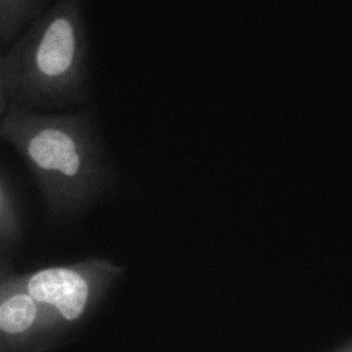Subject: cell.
Instances as JSON below:
<instances>
[{
	"instance_id": "52a82bcc",
	"label": "cell",
	"mask_w": 352,
	"mask_h": 352,
	"mask_svg": "<svg viewBox=\"0 0 352 352\" xmlns=\"http://www.w3.org/2000/svg\"><path fill=\"white\" fill-rule=\"evenodd\" d=\"M3 55L4 54L0 51V123L11 104L8 91H7L6 82H5Z\"/></svg>"
},
{
	"instance_id": "6da1fadb",
	"label": "cell",
	"mask_w": 352,
	"mask_h": 352,
	"mask_svg": "<svg viewBox=\"0 0 352 352\" xmlns=\"http://www.w3.org/2000/svg\"><path fill=\"white\" fill-rule=\"evenodd\" d=\"M0 139L23 159L55 216L89 207L113 182L106 141L92 110L41 112L10 104Z\"/></svg>"
},
{
	"instance_id": "ba28073f",
	"label": "cell",
	"mask_w": 352,
	"mask_h": 352,
	"mask_svg": "<svg viewBox=\"0 0 352 352\" xmlns=\"http://www.w3.org/2000/svg\"><path fill=\"white\" fill-rule=\"evenodd\" d=\"M10 272H14L13 268H12L11 264L6 260V258L2 255V252L0 251V275Z\"/></svg>"
},
{
	"instance_id": "7a4b0ae2",
	"label": "cell",
	"mask_w": 352,
	"mask_h": 352,
	"mask_svg": "<svg viewBox=\"0 0 352 352\" xmlns=\"http://www.w3.org/2000/svg\"><path fill=\"white\" fill-rule=\"evenodd\" d=\"M11 104L67 111L90 97L89 50L78 3L66 0L14 41L3 55Z\"/></svg>"
},
{
	"instance_id": "277c9868",
	"label": "cell",
	"mask_w": 352,
	"mask_h": 352,
	"mask_svg": "<svg viewBox=\"0 0 352 352\" xmlns=\"http://www.w3.org/2000/svg\"><path fill=\"white\" fill-rule=\"evenodd\" d=\"M55 320L26 292L18 274L0 275V352L23 351L34 334Z\"/></svg>"
},
{
	"instance_id": "8992f818",
	"label": "cell",
	"mask_w": 352,
	"mask_h": 352,
	"mask_svg": "<svg viewBox=\"0 0 352 352\" xmlns=\"http://www.w3.org/2000/svg\"><path fill=\"white\" fill-rule=\"evenodd\" d=\"M36 0H0V43L13 41L36 12Z\"/></svg>"
},
{
	"instance_id": "5b68a950",
	"label": "cell",
	"mask_w": 352,
	"mask_h": 352,
	"mask_svg": "<svg viewBox=\"0 0 352 352\" xmlns=\"http://www.w3.org/2000/svg\"><path fill=\"white\" fill-rule=\"evenodd\" d=\"M23 224L13 188L0 172V251L14 248L22 239Z\"/></svg>"
},
{
	"instance_id": "3957f363",
	"label": "cell",
	"mask_w": 352,
	"mask_h": 352,
	"mask_svg": "<svg viewBox=\"0 0 352 352\" xmlns=\"http://www.w3.org/2000/svg\"><path fill=\"white\" fill-rule=\"evenodd\" d=\"M124 270L106 258H93L43 268L18 278L26 292L57 320L74 322L101 302Z\"/></svg>"
}]
</instances>
